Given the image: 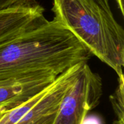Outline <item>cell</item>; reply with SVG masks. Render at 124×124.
<instances>
[{
	"label": "cell",
	"instance_id": "cell-1",
	"mask_svg": "<svg viewBox=\"0 0 124 124\" xmlns=\"http://www.w3.org/2000/svg\"><path fill=\"white\" fill-rule=\"evenodd\" d=\"M92 54L66 28L54 20L0 41V81L56 76Z\"/></svg>",
	"mask_w": 124,
	"mask_h": 124
},
{
	"label": "cell",
	"instance_id": "cell-6",
	"mask_svg": "<svg viewBox=\"0 0 124 124\" xmlns=\"http://www.w3.org/2000/svg\"><path fill=\"white\" fill-rule=\"evenodd\" d=\"M42 7L0 12V41L39 27L47 20Z\"/></svg>",
	"mask_w": 124,
	"mask_h": 124
},
{
	"label": "cell",
	"instance_id": "cell-9",
	"mask_svg": "<svg viewBox=\"0 0 124 124\" xmlns=\"http://www.w3.org/2000/svg\"><path fill=\"white\" fill-rule=\"evenodd\" d=\"M41 7L37 0H0V12L16 10L30 9Z\"/></svg>",
	"mask_w": 124,
	"mask_h": 124
},
{
	"label": "cell",
	"instance_id": "cell-7",
	"mask_svg": "<svg viewBox=\"0 0 124 124\" xmlns=\"http://www.w3.org/2000/svg\"><path fill=\"white\" fill-rule=\"evenodd\" d=\"M52 84L20 105L8 110L7 112L3 113L0 116V124H17L28 112H29L35 105H36L46 96L51 89Z\"/></svg>",
	"mask_w": 124,
	"mask_h": 124
},
{
	"label": "cell",
	"instance_id": "cell-10",
	"mask_svg": "<svg viewBox=\"0 0 124 124\" xmlns=\"http://www.w3.org/2000/svg\"><path fill=\"white\" fill-rule=\"evenodd\" d=\"M117 3H118V7L121 10V12L122 14V15H124V0H116Z\"/></svg>",
	"mask_w": 124,
	"mask_h": 124
},
{
	"label": "cell",
	"instance_id": "cell-12",
	"mask_svg": "<svg viewBox=\"0 0 124 124\" xmlns=\"http://www.w3.org/2000/svg\"><path fill=\"white\" fill-rule=\"evenodd\" d=\"M2 113H0V116H1V115Z\"/></svg>",
	"mask_w": 124,
	"mask_h": 124
},
{
	"label": "cell",
	"instance_id": "cell-8",
	"mask_svg": "<svg viewBox=\"0 0 124 124\" xmlns=\"http://www.w3.org/2000/svg\"><path fill=\"white\" fill-rule=\"evenodd\" d=\"M118 86L110 97L117 120H124V77L118 78Z\"/></svg>",
	"mask_w": 124,
	"mask_h": 124
},
{
	"label": "cell",
	"instance_id": "cell-3",
	"mask_svg": "<svg viewBox=\"0 0 124 124\" xmlns=\"http://www.w3.org/2000/svg\"><path fill=\"white\" fill-rule=\"evenodd\" d=\"M100 76L82 62L73 84L63 95L51 124H82L100 104L103 91Z\"/></svg>",
	"mask_w": 124,
	"mask_h": 124
},
{
	"label": "cell",
	"instance_id": "cell-2",
	"mask_svg": "<svg viewBox=\"0 0 124 124\" xmlns=\"http://www.w3.org/2000/svg\"><path fill=\"white\" fill-rule=\"evenodd\" d=\"M53 20L69 30L92 55L124 77V31L109 0H53Z\"/></svg>",
	"mask_w": 124,
	"mask_h": 124
},
{
	"label": "cell",
	"instance_id": "cell-5",
	"mask_svg": "<svg viewBox=\"0 0 124 124\" xmlns=\"http://www.w3.org/2000/svg\"><path fill=\"white\" fill-rule=\"evenodd\" d=\"M57 77L49 75L0 81V113L7 112L28 101L52 84Z\"/></svg>",
	"mask_w": 124,
	"mask_h": 124
},
{
	"label": "cell",
	"instance_id": "cell-11",
	"mask_svg": "<svg viewBox=\"0 0 124 124\" xmlns=\"http://www.w3.org/2000/svg\"><path fill=\"white\" fill-rule=\"evenodd\" d=\"M114 124H124V120H116Z\"/></svg>",
	"mask_w": 124,
	"mask_h": 124
},
{
	"label": "cell",
	"instance_id": "cell-4",
	"mask_svg": "<svg viewBox=\"0 0 124 124\" xmlns=\"http://www.w3.org/2000/svg\"><path fill=\"white\" fill-rule=\"evenodd\" d=\"M82 62L68 69L53 82L46 96L16 124H51L65 92L76 78Z\"/></svg>",
	"mask_w": 124,
	"mask_h": 124
}]
</instances>
